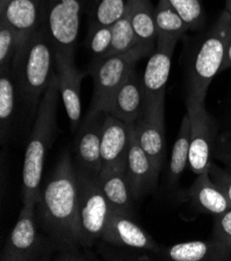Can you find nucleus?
Instances as JSON below:
<instances>
[{
	"mask_svg": "<svg viewBox=\"0 0 231 261\" xmlns=\"http://www.w3.org/2000/svg\"><path fill=\"white\" fill-rule=\"evenodd\" d=\"M36 218L56 250L73 253L82 248L77 172L68 152L61 156L52 176L41 190Z\"/></svg>",
	"mask_w": 231,
	"mask_h": 261,
	"instance_id": "nucleus-1",
	"label": "nucleus"
},
{
	"mask_svg": "<svg viewBox=\"0 0 231 261\" xmlns=\"http://www.w3.org/2000/svg\"><path fill=\"white\" fill-rule=\"evenodd\" d=\"M54 57L53 43L43 23L18 51L12 64L23 112L32 119L53 76Z\"/></svg>",
	"mask_w": 231,
	"mask_h": 261,
	"instance_id": "nucleus-2",
	"label": "nucleus"
},
{
	"mask_svg": "<svg viewBox=\"0 0 231 261\" xmlns=\"http://www.w3.org/2000/svg\"><path fill=\"white\" fill-rule=\"evenodd\" d=\"M59 87L56 72L53 73L39 106L29 141L25 152L22 171L23 204L36 205L41 195V181L46 154L56 132Z\"/></svg>",
	"mask_w": 231,
	"mask_h": 261,
	"instance_id": "nucleus-3",
	"label": "nucleus"
},
{
	"mask_svg": "<svg viewBox=\"0 0 231 261\" xmlns=\"http://www.w3.org/2000/svg\"><path fill=\"white\" fill-rule=\"evenodd\" d=\"M231 32V15L225 10L205 34L189 60L187 101L204 104L209 87L221 70Z\"/></svg>",
	"mask_w": 231,
	"mask_h": 261,
	"instance_id": "nucleus-4",
	"label": "nucleus"
},
{
	"mask_svg": "<svg viewBox=\"0 0 231 261\" xmlns=\"http://www.w3.org/2000/svg\"><path fill=\"white\" fill-rule=\"evenodd\" d=\"M155 49L138 45L124 54L93 60L89 67L93 80V95L89 109L105 112L112 95L135 70L136 64L150 56Z\"/></svg>",
	"mask_w": 231,
	"mask_h": 261,
	"instance_id": "nucleus-5",
	"label": "nucleus"
},
{
	"mask_svg": "<svg viewBox=\"0 0 231 261\" xmlns=\"http://www.w3.org/2000/svg\"><path fill=\"white\" fill-rule=\"evenodd\" d=\"M76 172L81 245L82 248H89L102 239L112 210L100 187L98 176L77 168Z\"/></svg>",
	"mask_w": 231,
	"mask_h": 261,
	"instance_id": "nucleus-6",
	"label": "nucleus"
},
{
	"mask_svg": "<svg viewBox=\"0 0 231 261\" xmlns=\"http://www.w3.org/2000/svg\"><path fill=\"white\" fill-rule=\"evenodd\" d=\"M94 0H44V24L54 51L74 54L81 17Z\"/></svg>",
	"mask_w": 231,
	"mask_h": 261,
	"instance_id": "nucleus-7",
	"label": "nucleus"
},
{
	"mask_svg": "<svg viewBox=\"0 0 231 261\" xmlns=\"http://www.w3.org/2000/svg\"><path fill=\"white\" fill-rule=\"evenodd\" d=\"M55 250L50 241L46 242L38 230L36 205L23 204L19 219L0 255L3 261L44 260L49 252Z\"/></svg>",
	"mask_w": 231,
	"mask_h": 261,
	"instance_id": "nucleus-8",
	"label": "nucleus"
},
{
	"mask_svg": "<svg viewBox=\"0 0 231 261\" xmlns=\"http://www.w3.org/2000/svg\"><path fill=\"white\" fill-rule=\"evenodd\" d=\"M191 122L189 168L196 175L208 172L212 165L217 126L204 104L186 101Z\"/></svg>",
	"mask_w": 231,
	"mask_h": 261,
	"instance_id": "nucleus-9",
	"label": "nucleus"
},
{
	"mask_svg": "<svg viewBox=\"0 0 231 261\" xmlns=\"http://www.w3.org/2000/svg\"><path fill=\"white\" fill-rule=\"evenodd\" d=\"M133 125L141 147L159 175L165 148V94L146 99L142 114Z\"/></svg>",
	"mask_w": 231,
	"mask_h": 261,
	"instance_id": "nucleus-10",
	"label": "nucleus"
},
{
	"mask_svg": "<svg viewBox=\"0 0 231 261\" xmlns=\"http://www.w3.org/2000/svg\"><path fill=\"white\" fill-rule=\"evenodd\" d=\"M107 113L89 109L77 132L75 141V166L91 175L102 171L101 139Z\"/></svg>",
	"mask_w": 231,
	"mask_h": 261,
	"instance_id": "nucleus-11",
	"label": "nucleus"
},
{
	"mask_svg": "<svg viewBox=\"0 0 231 261\" xmlns=\"http://www.w3.org/2000/svg\"><path fill=\"white\" fill-rule=\"evenodd\" d=\"M54 67L60 96L69 117L71 130L76 134L81 124V83L84 73L75 64L74 54L54 51Z\"/></svg>",
	"mask_w": 231,
	"mask_h": 261,
	"instance_id": "nucleus-12",
	"label": "nucleus"
},
{
	"mask_svg": "<svg viewBox=\"0 0 231 261\" xmlns=\"http://www.w3.org/2000/svg\"><path fill=\"white\" fill-rule=\"evenodd\" d=\"M101 240L116 247L150 251L157 254L161 249L149 234L131 219V216L114 211L110 214Z\"/></svg>",
	"mask_w": 231,
	"mask_h": 261,
	"instance_id": "nucleus-13",
	"label": "nucleus"
},
{
	"mask_svg": "<svg viewBox=\"0 0 231 261\" xmlns=\"http://www.w3.org/2000/svg\"><path fill=\"white\" fill-rule=\"evenodd\" d=\"M125 173L135 200L142 198L157 186L159 175L141 147L133 124L130 145L126 153Z\"/></svg>",
	"mask_w": 231,
	"mask_h": 261,
	"instance_id": "nucleus-14",
	"label": "nucleus"
},
{
	"mask_svg": "<svg viewBox=\"0 0 231 261\" xmlns=\"http://www.w3.org/2000/svg\"><path fill=\"white\" fill-rule=\"evenodd\" d=\"M145 101L142 77L134 70L112 95L105 112L127 125H132L142 114Z\"/></svg>",
	"mask_w": 231,
	"mask_h": 261,
	"instance_id": "nucleus-15",
	"label": "nucleus"
},
{
	"mask_svg": "<svg viewBox=\"0 0 231 261\" xmlns=\"http://www.w3.org/2000/svg\"><path fill=\"white\" fill-rule=\"evenodd\" d=\"M178 41L177 39L158 37L156 49L150 55L142 76L146 99H153L165 94L173 51Z\"/></svg>",
	"mask_w": 231,
	"mask_h": 261,
	"instance_id": "nucleus-16",
	"label": "nucleus"
},
{
	"mask_svg": "<svg viewBox=\"0 0 231 261\" xmlns=\"http://www.w3.org/2000/svg\"><path fill=\"white\" fill-rule=\"evenodd\" d=\"M0 20L16 33L20 50L44 23V0H11L0 11Z\"/></svg>",
	"mask_w": 231,
	"mask_h": 261,
	"instance_id": "nucleus-17",
	"label": "nucleus"
},
{
	"mask_svg": "<svg viewBox=\"0 0 231 261\" xmlns=\"http://www.w3.org/2000/svg\"><path fill=\"white\" fill-rule=\"evenodd\" d=\"M132 125H127L107 114L102 130L101 158L102 170L126 161Z\"/></svg>",
	"mask_w": 231,
	"mask_h": 261,
	"instance_id": "nucleus-18",
	"label": "nucleus"
},
{
	"mask_svg": "<svg viewBox=\"0 0 231 261\" xmlns=\"http://www.w3.org/2000/svg\"><path fill=\"white\" fill-rule=\"evenodd\" d=\"M158 254L172 261H224L231 258V250L214 238L176 244L160 249Z\"/></svg>",
	"mask_w": 231,
	"mask_h": 261,
	"instance_id": "nucleus-19",
	"label": "nucleus"
},
{
	"mask_svg": "<svg viewBox=\"0 0 231 261\" xmlns=\"http://www.w3.org/2000/svg\"><path fill=\"white\" fill-rule=\"evenodd\" d=\"M98 184L112 211L131 216L135 199L126 178L125 162L102 170L98 175Z\"/></svg>",
	"mask_w": 231,
	"mask_h": 261,
	"instance_id": "nucleus-20",
	"label": "nucleus"
},
{
	"mask_svg": "<svg viewBox=\"0 0 231 261\" xmlns=\"http://www.w3.org/2000/svg\"><path fill=\"white\" fill-rule=\"evenodd\" d=\"M188 195L199 212L220 216L231 210V203L211 179L209 171L198 174Z\"/></svg>",
	"mask_w": 231,
	"mask_h": 261,
	"instance_id": "nucleus-21",
	"label": "nucleus"
},
{
	"mask_svg": "<svg viewBox=\"0 0 231 261\" xmlns=\"http://www.w3.org/2000/svg\"><path fill=\"white\" fill-rule=\"evenodd\" d=\"M0 133L5 144L23 109L12 67L0 71Z\"/></svg>",
	"mask_w": 231,
	"mask_h": 261,
	"instance_id": "nucleus-22",
	"label": "nucleus"
},
{
	"mask_svg": "<svg viewBox=\"0 0 231 261\" xmlns=\"http://www.w3.org/2000/svg\"><path fill=\"white\" fill-rule=\"evenodd\" d=\"M140 45L156 48L158 33L150 0H127V11Z\"/></svg>",
	"mask_w": 231,
	"mask_h": 261,
	"instance_id": "nucleus-23",
	"label": "nucleus"
},
{
	"mask_svg": "<svg viewBox=\"0 0 231 261\" xmlns=\"http://www.w3.org/2000/svg\"><path fill=\"white\" fill-rule=\"evenodd\" d=\"M191 141V122L189 115L186 114L183 118L181 128L173 146L171 161L169 166V184L174 186L183 175L187 165L189 164Z\"/></svg>",
	"mask_w": 231,
	"mask_h": 261,
	"instance_id": "nucleus-24",
	"label": "nucleus"
},
{
	"mask_svg": "<svg viewBox=\"0 0 231 261\" xmlns=\"http://www.w3.org/2000/svg\"><path fill=\"white\" fill-rule=\"evenodd\" d=\"M155 22L158 37L181 40L188 31V24L184 21L168 0H159L155 8Z\"/></svg>",
	"mask_w": 231,
	"mask_h": 261,
	"instance_id": "nucleus-25",
	"label": "nucleus"
},
{
	"mask_svg": "<svg viewBox=\"0 0 231 261\" xmlns=\"http://www.w3.org/2000/svg\"><path fill=\"white\" fill-rule=\"evenodd\" d=\"M127 11V0H94L89 13V26H112L123 18Z\"/></svg>",
	"mask_w": 231,
	"mask_h": 261,
	"instance_id": "nucleus-26",
	"label": "nucleus"
},
{
	"mask_svg": "<svg viewBox=\"0 0 231 261\" xmlns=\"http://www.w3.org/2000/svg\"><path fill=\"white\" fill-rule=\"evenodd\" d=\"M111 47L106 58L119 54H124V52L140 45L133 29L130 17L127 14H125L123 18H121L111 26Z\"/></svg>",
	"mask_w": 231,
	"mask_h": 261,
	"instance_id": "nucleus-27",
	"label": "nucleus"
},
{
	"mask_svg": "<svg viewBox=\"0 0 231 261\" xmlns=\"http://www.w3.org/2000/svg\"><path fill=\"white\" fill-rule=\"evenodd\" d=\"M168 2L188 24L190 31H199L203 28L205 16L201 0H168Z\"/></svg>",
	"mask_w": 231,
	"mask_h": 261,
	"instance_id": "nucleus-28",
	"label": "nucleus"
},
{
	"mask_svg": "<svg viewBox=\"0 0 231 261\" xmlns=\"http://www.w3.org/2000/svg\"><path fill=\"white\" fill-rule=\"evenodd\" d=\"M18 51L19 42L16 33L5 20H0V71L12 67Z\"/></svg>",
	"mask_w": 231,
	"mask_h": 261,
	"instance_id": "nucleus-29",
	"label": "nucleus"
},
{
	"mask_svg": "<svg viewBox=\"0 0 231 261\" xmlns=\"http://www.w3.org/2000/svg\"><path fill=\"white\" fill-rule=\"evenodd\" d=\"M111 26H89L87 46L93 55L94 60L107 57L111 47Z\"/></svg>",
	"mask_w": 231,
	"mask_h": 261,
	"instance_id": "nucleus-30",
	"label": "nucleus"
},
{
	"mask_svg": "<svg viewBox=\"0 0 231 261\" xmlns=\"http://www.w3.org/2000/svg\"><path fill=\"white\" fill-rule=\"evenodd\" d=\"M213 238L222 242L231 250V210L216 217Z\"/></svg>",
	"mask_w": 231,
	"mask_h": 261,
	"instance_id": "nucleus-31",
	"label": "nucleus"
},
{
	"mask_svg": "<svg viewBox=\"0 0 231 261\" xmlns=\"http://www.w3.org/2000/svg\"><path fill=\"white\" fill-rule=\"evenodd\" d=\"M209 174L211 179L214 181V184L222 191V193L231 203V173L212 163Z\"/></svg>",
	"mask_w": 231,
	"mask_h": 261,
	"instance_id": "nucleus-32",
	"label": "nucleus"
},
{
	"mask_svg": "<svg viewBox=\"0 0 231 261\" xmlns=\"http://www.w3.org/2000/svg\"><path fill=\"white\" fill-rule=\"evenodd\" d=\"M231 68V36L229 37V41L226 47V52H225V57H224V61L221 67L220 71H224Z\"/></svg>",
	"mask_w": 231,
	"mask_h": 261,
	"instance_id": "nucleus-33",
	"label": "nucleus"
},
{
	"mask_svg": "<svg viewBox=\"0 0 231 261\" xmlns=\"http://www.w3.org/2000/svg\"><path fill=\"white\" fill-rule=\"evenodd\" d=\"M11 0H0V11L4 10Z\"/></svg>",
	"mask_w": 231,
	"mask_h": 261,
	"instance_id": "nucleus-34",
	"label": "nucleus"
},
{
	"mask_svg": "<svg viewBox=\"0 0 231 261\" xmlns=\"http://www.w3.org/2000/svg\"><path fill=\"white\" fill-rule=\"evenodd\" d=\"M225 10L231 15V0H226V9Z\"/></svg>",
	"mask_w": 231,
	"mask_h": 261,
	"instance_id": "nucleus-35",
	"label": "nucleus"
},
{
	"mask_svg": "<svg viewBox=\"0 0 231 261\" xmlns=\"http://www.w3.org/2000/svg\"><path fill=\"white\" fill-rule=\"evenodd\" d=\"M226 147H227V151H228V153H229V154H231V142H229V143L226 145Z\"/></svg>",
	"mask_w": 231,
	"mask_h": 261,
	"instance_id": "nucleus-36",
	"label": "nucleus"
},
{
	"mask_svg": "<svg viewBox=\"0 0 231 261\" xmlns=\"http://www.w3.org/2000/svg\"><path fill=\"white\" fill-rule=\"evenodd\" d=\"M226 160L228 161V163H229V164H228V165H229V168L231 169V159H230V158H228V159H226Z\"/></svg>",
	"mask_w": 231,
	"mask_h": 261,
	"instance_id": "nucleus-37",
	"label": "nucleus"
},
{
	"mask_svg": "<svg viewBox=\"0 0 231 261\" xmlns=\"http://www.w3.org/2000/svg\"><path fill=\"white\" fill-rule=\"evenodd\" d=\"M230 36H231V32H230Z\"/></svg>",
	"mask_w": 231,
	"mask_h": 261,
	"instance_id": "nucleus-38",
	"label": "nucleus"
}]
</instances>
